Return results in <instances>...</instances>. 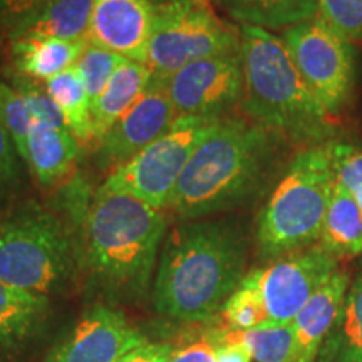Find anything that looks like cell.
<instances>
[{"label":"cell","mask_w":362,"mask_h":362,"mask_svg":"<svg viewBox=\"0 0 362 362\" xmlns=\"http://www.w3.org/2000/svg\"><path fill=\"white\" fill-rule=\"evenodd\" d=\"M247 240L228 220H181L166 233L151 297L158 314L178 322H208L245 277Z\"/></svg>","instance_id":"6da1fadb"},{"label":"cell","mask_w":362,"mask_h":362,"mask_svg":"<svg viewBox=\"0 0 362 362\" xmlns=\"http://www.w3.org/2000/svg\"><path fill=\"white\" fill-rule=\"evenodd\" d=\"M285 139L243 117H223L185 168L168 210L200 220L245 205L279 170Z\"/></svg>","instance_id":"7a4b0ae2"},{"label":"cell","mask_w":362,"mask_h":362,"mask_svg":"<svg viewBox=\"0 0 362 362\" xmlns=\"http://www.w3.org/2000/svg\"><path fill=\"white\" fill-rule=\"evenodd\" d=\"M166 228L165 210L103 185L96 189L81 226V253L110 300L136 302L149 292Z\"/></svg>","instance_id":"3957f363"},{"label":"cell","mask_w":362,"mask_h":362,"mask_svg":"<svg viewBox=\"0 0 362 362\" xmlns=\"http://www.w3.org/2000/svg\"><path fill=\"white\" fill-rule=\"evenodd\" d=\"M243 115L302 148L322 146L336 133L334 117L298 74L282 37L260 27H240Z\"/></svg>","instance_id":"277c9868"},{"label":"cell","mask_w":362,"mask_h":362,"mask_svg":"<svg viewBox=\"0 0 362 362\" xmlns=\"http://www.w3.org/2000/svg\"><path fill=\"white\" fill-rule=\"evenodd\" d=\"M336 176L327 148H300L257 218L260 259L277 260L320 242Z\"/></svg>","instance_id":"5b68a950"},{"label":"cell","mask_w":362,"mask_h":362,"mask_svg":"<svg viewBox=\"0 0 362 362\" xmlns=\"http://www.w3.org/2000/svg\"><path fill=\"white\" fill-rule=\"evenodd\" d=\"M81 247L62 218L35 202L0 214V279L51 297L74 277Z\"/></svg>","instance_id":"8992f818"},{"label":"cell","mask_w":362,"mask_h":362,"mask_svg":"<svg viewBox=\"0 0 362 362\" xmlns=\"http://www.w3.org/2000/svg\"><path fill=\"white\" fill-rule=\"evenodd\" d=\"M240 51V30L225 24L206 0H166L155 6L146 66L168 79L189 62Z\"/></svg>","instance_id":"52a82bcc"},{"label":"cell","mask_w":362,"mask_h":362,"mask_svg":"<svg viewBox=\"0 0 362 362\" xmlns=\"http://www.w3.org/2000/svg\"><path fill=\"white\" fill-rule=\"evenodd\" d=\"M223 117L178 116L160 138L133 160L106 175L103 187L168 210L176 185L197 148L218 128Z\"/></svg>","instance_id":"ba28073f"},{"label":"cell","mask_w":362,"mask_h":362,"mask_svg":"<svg viewBox=\"0 0 362 362\" xmlns=\"http://www.w3.org/2000/svg\"><path fill=\"white\" fill-rule=\"evenodd\" d=\"M282 40L298 74L330 116L341 115L354 96L357 54L349 40L315 16L284 30Z\"/></svg>","instance_id":"9c48e42d"},{"label":"cell","mask_w":362,"mask_h":362,"mask_svg":"<svg viewBox=\"0 0 362 362\" xmlns=\"http://www.w3.org/2000/svg\"><path fill=\"white\" fill-rule=\"evenodd\" d=\"M339 260L319 243L288 253L243 277L259 292L270 325L292 324L317 288L339 269Z\"/></svg>","instance_id":"30bf717a"},{"label":"cell","mask_w":362,"mask_h":362,"mask_svg":"<svg viewBox=\"0 0 362 362\" xmlns=\"http://www.w3.org/2000/svg\"><path fill=\"white\" fill-rule=\"evenodd\" d=\"M165 81L176 116L223 117L242 101V54L237 51L189 62Z\"/></svg>","instance_id":"8fae6325"},{"label":"cell","mask_w":362,"mask_h":362,"mask_svg":"<svg viewBox=\"0 0 362 362\" xmlns=\"http://www.w3.org/2000/svg\"><path fill=\"white\" fill-rule=\"evenodd\" d=\"M166 81L153 76L151 83L121 119L96 143V165L111 173L141 153L176 119Z\"/></svg>","instance_id":"7c38bea8"},{"label":"cell","mask_w":362,"mask_h":362,"mask_svg":"<svg viewBox=\"0 0 362 362\" xmlns=\"http://www.w3.org/2000/svg\"><path fill=\"white\" fill-rule=\"evenodd\" d=\"M146 341L123 310L94 305L54 344L44 362H117Z\"/></svg>","instance_id":"4fadbf2b"},{"label":"cell","mask_w":362,"mask_h":362,"mask_svg":"<svg viewBox=\"0 0 362 362\" xmlns=\"http://www.w3.org/2000/svg\"><path fill=\"white\" fill-rule=\"evenodd\" d=\"M153 17L149 0H94L88 42L146 64Z\"/></svg>","instance_id":"5bb4252c"},{"label":"cell","mask_w":362,"mask_h":362,"mask_svg":"<svg viewBox=\"0 0 362 362\" xmlns=\"http://www.w3.org/2000/svg\"><path fill=\"white\" fill-rule=\"evenodd\" d=\"M347 287H349V275L347 272L337 269L317 288L304 309L298 312L292 322L296 330L293 362H315L317 352L337 327Z\"/></svg>","instance_id":"9a60e30c"},{"label":"cell","mask_w":362,"mask_h":362,"mask_svg":"<svg viewBox=\"0 0 362 362\" xmlns=\"http://www.w3.org/2000/svg\"><path fill=\"white\" fill-rule=\"evenodd\" d=\"M49 297L21 291L0 279V356L21 354L47 324Z\"/></svg>","instance_id":"2e32d148"},{"label":"cell","mask_w":362,"mask_h":362,"mask_svg":"<svg viewBox=\"0 0 362 362\" xmlns=\"http://www.w3.org/2000/svg\"><path fill=\"white\" fill-rule=\"evenodd\" d=\"M79 156V141L66 126L33 121L27 138L24 165L44 188L64 181L74 170Z\"/></svg>","instance_id":"e0dca14e"},{"label":"cell","mask_w":362,"mask_h":362,"mask_svg":"<svg viewBox=\"0 0 362 362\" xmlns=\"http://www.w3.org/2000/svg\"><path fill=\"white\" fill-rule=\"evenodd\" d=\"M88 40L61 39H11L13 72L45 83L78 64Z\"/></svg>","instance_id":"ac0fdd59"},{"label":"cell","mask_w":362,"mask_h":362,"mask_svg":"<svg viewBox=\"0 0 362 362\" xmlns=\"http://www.w3.org/2000/svg\"><path fill=\"white\" fill-rule=\"evenodd\" d=\"M94 0H47L11 39L88 40Z\"/></svg>","instance_id":"d6986e66"},{"label":"cell","mask_w":362,"mask_h":362,"mask_svg":"<svg viewBox=\"0 0 362 362\" xmlns=\"http://www.w3.org/2000/svg\"><path fill=\"white\" fill-rule=\"evenodd\" d=\"M151 79L153 72L146 64L129 59L121 62L93 110L94 144L143 96Z\"/></svg>","instance_id":"ffe728a7"},{"label":"cell","mask_w":362,"mask_h":362,"mask_svg":"<svg viewBox=\"0 0 362 362\" xmlns=\"http://www.w3.org/2000/svg\"><path fill=\"white\" fill-rule=\"evenodd\" d=\"M319 245L337 260L362 255V210L337 181L330 194Z\"/></svg>","instance_id":"44dd1931"},{"label":"cell","mask_w":362,"mask_h":362,"mask_svg":"<svg viewBox=\"0 0 362 362\" xmlns=\"http://www.w3.org/2000/svg\"><path fill=\"white\" fill-rule=\"evenodd\" d=\"M242 25L277 30L293 27L319 13V0H218Z\"/></svg>","instance_id":"7402d4cb"},{"label":"cell","mask_w":362,"mask_h":362,"mask_svg":"<svg viewBox=\"0 0 362 362\" xmlns=\"http://www.w3.org/2000/svg\"><path fill=\"white\" fill-rule=\"evenodd\" d=\"M42 86L57 106L67 129L74 134L79 144L94 143L93 110L88 90L76 66L47 79Z\"/></svg>","instance_id":"603a6c76"},{"label":"cell","mask_w":362,"mask_h":362,"mask_svg":"<svg viewBox=\"0 0 362 362\" xmlns=\"http://www.w3.org/2000/svg\"><path fill=\"white\" fill-rule=\"evenodd\" d=\"M221 341L238 342L250 352L255 362L296 361V330L292 324L270 325L250 330L226 329L215 332Z\"/></svg>","instance_id":"cb8c5ba5"},{"label":"cell","mask_w":362,"mask_h":362,"mask_svg":"<svg viewBox=\"0 0 362 362\" xmlns=\"http://www.w3.org/2000/svg\"><path fill=\"white\" fill-rule=\"evenodd\" d=\"M334 346V362H362V272L346 293Z\"/></svg>","instance_id":"d4e9b609"},{"label":"cell","mask_w":362,"mask_h":362,"mask_svg":"<svg viewBox=\"0 0 362 362\" xmlns=\"http://www.w3.org/2000/svg\"><path fill=\"white\" fill-rule=\"evenodd\" d=\"M123 61L124 57L119 54L89 42L86 45L83 56L79 57L78 64H76V69L79 71L86 90H88L90 110H94L107 83H110L111 76L115 74V71Z\"/></svg>","instance_id":"484cf974"},{"label":"cell","mask_w":362,"mask_h":362,"mask_svg":"<svg viewBox=\"0 0 362 362\" xmlns=\"http://www.w3.org/2000/svg\"><path fill=\"white\" fill-rule=\"evenodd\" d=\"M221 315L230 329L235 330L269 327V312L262 302V297L245 280H242L233 296L226 300Z\"/></svg>","instance_id":"4316f807"},{"label":"cell","mask_w":362,"mask_h":362,"mask_svg":"<svg viewBox=\"0 0 362 362\" xmlns=\"http://www.w3.org/2000/svg\"><path fill=\"white\" fill-rule=\"evenodd\" d=\"M0 119L11 134L17 153L24 161L27 138H29L34 117L19 90L2 79H0Z\"/></svg>","instance_id":"83f0119b"},{"label":"cell","mask_w":362,"mask_h":362,"mask_svg":"<svg viewBox=\"0 0 362 362\" xmlns=\"http://www.w3.org/2000/svg\"><path fill=\"white\" fill-rule=\"evenodd\" d=\"M327 148L337 183L349 192L362 210V143L329 141Z\"/></svg>","instance_id":"f1b7e54d"},{"label":"cell","mask_w":362,"mask_h":362,"mask_svg":"<svg viewBox=\"0 0 362 362\" xmlns=\"http://www.w3.org/2000/svg\"><path fill=\"white\" fill-rule=\"evenodd\" d=\"M317 16L351 44L362 42V0H319Z\"/></svg>","instance_id":"f546056e"},{"label":"cell","mask_w":362,"mask_h":362,"mask_svg":"<svg viewBox=\"0 0 362 362\" xmlns=\"http://www.w3.org/2000/svg\"><path fill=\"white\" fill-rule=\"evenodd\" d=\"M24 161L0 119V205H6L24 188Z\"/></svg>","instance_id":"4dcf8cb0"},{"label":"cell","mask_w":362,"mask_h":362,"mask_svg":"<svg viewBox=\"0 0 362 362\" xmlns=\"http://www.w3.org/2000/svg\"><path fill=\"white\" fill-rule=\"evenodd\" d=\"M47 0H0V25L12 34Z\"/></svg>","instance_id":"1f68e13d"},{"label":"cell","mask_w":362,"mask_h":362,"mask_svg":"<svg viewBox=\"0 0 362 362\" xmlns=\"http://www.w3.org/2000/svg\"><path fill=\"white\" fill-rule=\"evenodd\" d=\"M215 361V341L214 336L198 337L197 341L187 344L181 349H176L168 362H214Z\"/></svg>","instance_id":"d6a6232c"},{"label":"cell","mask_w":362,"mask_h":362,"mask_svg":"<svg viewBox=\"0 0 362 362\" xmlns=\"http://www.w3.org/2000/svg\"><path fill=\"white\" fill-rule=\"evenodd\" d=\"M175 346L170 342H149L146 341L117 362H168L175 354Z\"/></svg>","instance_id":"836d02e7"},{"label":"cell","mask_w":362,"mask_h":362,"mask_svg":"<svg viewBox=\"0 0 362 362\" xmlns=\"http://www.w3.org/2000/svg\"><path fill=\"white\" fill-rule=\"evenodd\" d=\"M215 341V361L214 362H252L253 357L247 347L238 342L221 341L215 332H211Z\"/></svg>","instance_id":"e575fe53"}]
</instances>
